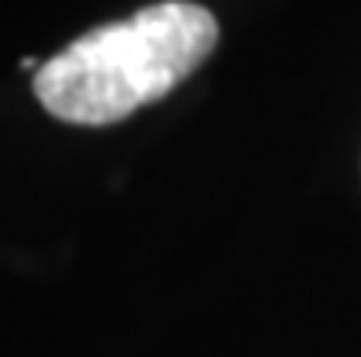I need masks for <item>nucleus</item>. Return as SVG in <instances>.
<instances>
[{
	"label": "nucleus",
	"mask_w": 361,
	"mask_h": 357,
	"mask_svg": "<svg viewBox=\"0 0 361 357\" xmlns=\"http://www.w3.org/2000/svg\"><path fill=\"white\" fill-rule=\"evenodd\" d=\"M219 44L216 15L190 0H161L121 23L70 40L40 62L33 95L51 117L102 128L161 102Z\"/></svg>",
	"instance_id": "nucleus-1"
}]
</instances>
